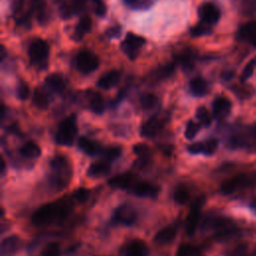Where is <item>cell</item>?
Returning <instances> with one entry per match:
<instances>
[{"label":"cell","mask_w":256,"mask_h":256,"mask_svg":"<svg viewBox=\"0 0 256 256\" xmlns=\"http://www.w3.org/2000/svg\"><path fill=\"white\" fill-rule=\"evenodd\" d=\"M50 165L52 167V169L55 172H61L63 170H69V165H68V161L65 157L63 156H55L51 162Z\"/></svg>","instance_id":"obj_33"},{"label":"cell","mask_w":256,"mask_h":256,"mask_svg":"<svg viewBox=\"0 0 256 256\" xmlns=\"http://www.w3.org/2000/svg\"><path fill=\"white\" fill-rule=\"evenodd\" d=\"M121 78V72L118 70H110L103 74L97 81V86L101 89H110L116 86Z\"/></svg>","instance_id":"obj_14"},{"label":"cell","mask_w":256,"mask_h":256,"mask_svg":"<svg viewBox=\"0 0 256 256\" xmlns=\"http://www.w3.org/2000/svg\"><path fill=\"white\" fill-rule=\"evenodd\" d=\"M250 208L254 213H256V197L250 202Z\"/></svg>","instance_id":"obj_51"},{"label":"cell","mask_w":256,"mask_h":256,"mask_svg":"<svg viewBox=\"0 0 256 256\" xmlns=\"http://www.w3.org/2000/svg\"><path fill=\"white\" fill-rule=\"evenodd\" d=\"M92 4H93L94 12L97 16L99 17L105 16L107 12V6L105 3V0H92Z\"/></svg>","instance_id":"obj_42"},{"label":"cell","mask_w":256,"mask_h":256,"mask_svg":"<svg viewBox=\"0 0 256 256\" xmlns=\"http://www.w3.org/2000/svg\"><path fill=\"white\" fill-rule=\"evenodd\" d=\"M174 200L177 204L179 205H183L185 203H187V201L190 198V194L189 191L187 189V187L185 185H179L176 187L175 191H174Z\"/></svg>","instance_id":"obj_29"},{"label":"cell","mask_w":256,"mask_h":256,"mask_svg":"<svg viewBox=\"0 0 256 256\" xmlns=\"http://www.w3.org/2000/svg\"><path fill=\"white\" fill-rule=\"evenodd\" d=\"M69 211L70 208L65 202L45 204L34 212L31 217V222L36 226L50 224L55 220L64 219Z\"/></svg>","instance_id":"obj_1"},{"label":"cell","mask_w":256,"mask_h":256,"mask_svg":"<svg viewBox=\"0 0 256 256\" xmlns=\"http://www.w3.org/2000/svg\"><path fill=\"white\" fill-rule=\"evenodd\" d=\"M145 43H146L145 38L139 35H136L132 32H129L126 34L124 40L121 42L120 48L129 59L134 60L137 58L141 48Z\"/></svg>","instance_id":"obj_6"},{"label":"cell","mask_w":256,"mask_h":256,"mask_svg":"<svg viewBox=\"0 0 256 256\" xmlns=\"http://www.w3.org/2000/svg\"><path fill=\"white\" fill-rule=\"evenodd\" d=\"M108 184L114 189H131L135 184V175L132 173H123L112 177Z\"/></svg>","instance_id":"obj_11"},{"label":"cell","mask_w":256,"mask_h":256,"mask_svg":"<svg viewBox=\"0 0 256 256\" xmlns=\"http://www.w3.org/2000/svg\"><path fill=\"white\" fill-rule=\"evenodd\" d=\"M211 33V25L200 21L198 24L190 29V35L193 37H200Z\"/></svg>","instance_id":"obj_30"},{"label":"cell","mask_w":256,"mask_h":256,"mask_svg":"<svg viewBox=\"0 0 256 256\" xmlns=\"http://www.w3.org/2000/svg\"><path fill=\"white\" fill-rule=\"evenodd\" d=\"M255 67H256V59H253V60L248 62V64L244 67V69L242 71V74H241V78L240 79H241L242 82L248 80L252 76Z\"/></svg>","instance_id":"obj_41"},{"label":"cell","mask_w":256,"mask_h":256,"mask_svg":"<svg viewBox=\"0 0 256 256\" xmlns=\"http://www.w3.org/2000/svg\"><path fill=\"white\" fill-rule=\"evenodd\" d=\"M198 252L197 248L190 244H181L177 250L176 256H194Z\"/></svg>","instance_id":"obj_38"},{"label":"cell","mask_w":256,"mask_h":256,"mask_svg":"<svg viewBox=\"0 0 256 256\" xmlns=\"http://www.w3.org/2000/svg\"><path fill=\"white\" fill-rule=\"evenodd\" d=\"M202 149H203L202 142H194V143H191L190 145L187 146V150H188L191 154H199V153H202Z\"/></svg>","instance_id":"obj_47"},{"label":"cell","mask_w":256,"mask_h":256,"mask_svg":"<svg viewBox=\"0 0 256 256\" xmlns=\"http://www.w3.org/2000/svg\"><path fill=\"white\" fill-rule=\"evenodd\" d=\"M92 28V20L89 16L82 17L74 28L72 38L74 41H81L83 37L90 32Z\"/></svg>","instance_id":"obj_18"},{"label":"cell","mask_w":256,"mask_h":256,"mask_svg":"<svg viewBox=\"0 0 256 256\" xmlns=\"http://www.w3.org/2000/svg\"><path fill=\"white\" fill-rule=\"evenodd\" d=\"M90 195V191L84 187H79L78 189H76L73 193V198L79 202V203H84L88 200Z\"/></svg>","instance_id":"obj_40"},{"label":"cell","mask_w":256,"mask_h":256,"mask_svg":"<svg viewBox=\"0 0 256 256\" xmlns=\"http://www.w3.org/2000/svg\"><path fill=\"white\" fill-rule=\"evenodd\" d=\"M189 88L194 96L202 97L208 92V83L200 76L193 78L189 83Z\"/></svg>","instance_id":"obj_22"},{"label":"cell","mask_w":256,"mask_h":256,"mask_svg":"<svg viewBox=\"0 0 256 256\" xmlns=\"http://www.w3.org/2000/svg\"><path fill=\"white\" fill-rule=\"evenodd\" d=\"M238 38L243 41H248L256 47V20L244 24L238 31Z\"/></svg>","instance_id":"obj_16"},{"label":"cell","mask_w":256,"mask_h":256,"mask_svg":"<svg viewBox=\"0 0 256 256\" xmlns=\"http://www.w3.org/2000/svg\"><path fill=\"white\" fill-rule=\"evenodd\" d=\"M130 8L132 9H139L141 8L147 0H123Z\"/></svg>","instance_id":"obj_48"},{"label":"cell","mask_w":256,"mask_h":256,"mask_svg":"<svg viewBox=\"0 0 256 256\" xmlns=\"http://www.w3.org/2000/svg\"><path fill=\"white\" fill-rule=\"evenodd\" d=\"M75 65L79 72L90 74L99 67V58L95 53L89 50H83L77 54Z\"/></svg>","instance_id":"obj_5"},{"label":"cell","mask_w":256,"mask_h":256,"mask_svg":"<svg viewBox=\"0 0 256 256\" xmlns=\"http://www.w3.org/2000/svg\"><path fill=\"white\" fill-rule=\"evenodd\" d=\"M133 152L139 158H149L151 156L150 147L144 143H137L133 146Z\"/></svg>","instance_id":"obj_36"},{"label":"cell","mask_w":256,"mask_h":256,"mask_svg":"<svg viewBox=\"0 0 256 256\" xmlns=\"http://www.w3.org/2000/svg\"><path fill=\"white\" fill-rule=\"evenodd\" d=\"M45 85L55 93H62L65 90L66 83L62 75L52 73L45 78Z\"/></svg>","instance_id":"obj_19"},{"label":"cell","mask_w":256,"mask_h":256,"mask_svg":"<svg viewBox=\"0 0 256 256\" xmlns=\"http://www.w3.org/2000/svg\"><path fill=\"white\" fill-rule=\"evenodd\" d=\"M78 147L86 154L90 155V156H93V155H96L100 152V146L93 142L91 139L87 138V137H84V136H81L79 137L78 139Z\"/></svg>","instance_id":"obj_24"},{"label":"cell","mask_w":256,"mask_h":256,"mask_svg":"<svg viewBox=\"0 0 256 256\" xmlns=\"http://www.w3.org/2000/svg\"><path fill=\"white\" fill-rule=\"evenodd\" d=\"M42 256H60V246L57 242L47 244L42 251Z\"/></svg>","instance_id":"obj_39"},{"label":"cell","mask_w":256,"mask_h":256,"mask_svg":"<svg viewBox=\"0 0 256 256\" xmlns=\"http://www.w3.org/2000/svg\"><path fill=\"white\" fill-rule=\"evenodd\" d=\"M50 48L48 43L40 38L34 39L28 48V56L31 65L43 70L47 68Z\"/></svg>","instance_id":"obj_2"},{"label":"cell","mask_w":256,"mask_h":256,"mask_svg":"<svg viewBox=\"0 0 256 256\" xmlns=\"http://www.w3.org/2000/svg\"><path fill=\"white\" fill-rule=\"evenodd\" d=\"M158 103V98L152 94V93H146L141 96L140 98V104L141 107L145 110H150L154 108Z\"/></svg>","instance_id":"obj_32"},{"label":"cell","mask_w":256,"mask_h":256,"mask_svg":"<svg viewBox=\"0 0 256 256\" xmlns=\"http://www.w3.org/2000/svg\"><path fill=\"white\" fill-rule=\"evenodd\" d=\"M33 104L41 110H45L49 106V98L47 94L40 88H36L32 95Z\"/></svg>","instance_id":"obj_25"},{"label":"cell","mask_w":256,"mask_h":256,"mask_svg":"<svg viewBox=\"0 0 256 256\" xmlns=\"http://www.w3.org/2000/svg\"><path fill=\"white\" fill-rule=\"evenodd\" d=\"M89 107L91 111L96 114H102L104 112V100L99 93H92V95L89 98Z\"/></svg>","instance_id":"obj_27"},{"label":"cell","mask_w":256,"mask_h":256,"mask_svg":"<svg viewBox=\"0 0 256 256\" xmlns=\"http://www.w3.org/2000/svg\"><path fill=\"white\" fill-rule=\"evenodd\" d=\"M220 10L212 2H204L198 7V16L202 22L213 25L220 19Z\"/></svg>","instance_id":"obj_9"},{"label":"cell","mask_w":256,"mask_h":256,"mask_svg":"<svg viewBox=\"0 0 256 256\" xmlns=\"http://www.w3.org/2000/svg\"><path fill=\"white\" fill-rule=\"evenodd\" d=\"M77 133V125H76V116L75 114H71L67 116L58 126L55 141L60 145L71 146L74 142L75 135Z\"/></svg>","instance_id":"obj_3"},{"label":"cell","mask_w":256,"mask_h":256,"mask_svg":"<svg viewBox=\"0 0 256 256\" xmlns=\"http://www.w3.org/2000/svg\"><path fill=\"white\" fill-rule=\"evenodd\" d=\"M247 249H246V246L244 245H240L238 246L235 251L233 252V256H247Z\"/></svg>","instance_id":"obj_50"},{"label":"cell","mask_w":256,"mask_h":256,"mask_svg":"<svg viewBox=\"0 0 256 256\" xmlns=\"http://www.w3.org/2000/svg\"><path fill=\"white\" fill-rule=\"evenodd\" d=\"M196 118L205 127H208V126L211 125V122H212L211 114L209 113L207 108L204 107V106H200V107L197 108V110H196Z\"/></svg>","instance_id":"obj_31"},{"label":"cell","mask_w":256,"mask_h":256,"mask_svg":"<svg viewBox=\"0 0 256 256\" xmlns=\"http://www.w3.org/2000/svg\"><path fill=\"white\" fill-rule=\"evenodd\" d=\"M87 1L88 0H70L69 3H70V6L73 10L74 15L81 13L85 9Z\"/></svg>","instance_id":"obj_45"},{"label":"cell","mask_w":256,"mask_h":256,"mask_svg":"<svg viewBox=\"0 0 256 256\" xmlns=\"http://www.w3.org/2000/svg\"><path fill=\"white\" fill-rule=\"evenodd\" d=\"M131 191L138 197L156 198L160 192V188L155 184L144 181L135 183L131 188Z\"/></svg>","instance_id":"obj_10"},{"label":"cell","mask_w":256,"mask_h":256,"mask_svg":"<svg viewBox=\"0 0 256 256\" xmlns=\"http://www.w3.org/2000/svg\"><path fill=\"white\" fill-rule=\"evenodd\" d=\"M212 107H213V115L218 119H224L230 114L232 104L229 99H227L226 97L220 96L213 101Z\"/></svg>","instance_id":"obj_12"},{"label":"cell","mask_w":256,"mask_h":256,"mask_svg":"<svg viewBox=\"0 0 256 256\" xmlns=\"http://www.w3.org/2000/svg\"><path fill=\"white\" fill-rule=\"evenodd\" d=\"M20 153L27 158H37L41 155V148L34 142H27L21 146Z\"/></svg>","instance_id":"obj_28"},{"label":"cell","mask_w":256,"mask_h":256,"mask_svg":"<svg viewBox=\"0 0 256 256\" xmlns=\"http://www.w3.org/2000/svg\"><path fill=\"white\" fill-rule=\"evenodd\" d=\"M111 165L106 161H96L92 163L87 169V175L91 177H101L109 174Z\"/></svg>","instance_id":"obj_20"},{"label":"cell","mask_w":256,"mask_h":256,"mask_svg":"<svg viewBox=\"0 0 256 256\" xmlns=\"http://www.w3.org/2000/svg\"><path fill=\"white\" fill-rule=\"evenodd\" d=\"M175 63H169V64H166L162 67H159L156 71H155V75L158 79H165V78H168L170 77L174 70H175Z\"/></svg>","instance_id":"obj_34"},{"label":"cell","mask_w":256,"mask_h":256,"mask_svg":"<svg viewBox=\"0 0 256 256\" xmlns=\"http://www.w3.org/2000/svg\"><path fill=\"white\" fill-rule=\"evenodd\" d=\"M195 59V53L193 50H186L180 53L176 57V64L179 63L185 70L191 69Z\"/></svg>","instance_id":"obj_26"},{"label":"cell","mask_w":256,"mask_h":256,"mask_svg":"<svg viewBox=\"0 0 256 256\" xmlns=\"http://www.w3.org/2000/svg\"><path fill=\"white\" fill-rule=\"evenodd\" d=\"M20 246V239L17 235H11L5 238L1 243V252L2 254L10 255L15 253Z\"/></svg>","instance_id":"obj_23"},{"label":"cell","mask_w":256,"mask_h":256,"mask_svg":"<svg viewBox=\"0 0 256 256\" xmlns=\"http://www.w3.org/2000/svg\"><path fill=\"white\" fill-rule=\"evenodd\" d=\"M200 129V125L192 120L188 121V123L186 124V127H185V132H184V135L187 139L189 140H192L198 133Z\"/></svg>","instance_id":"obj_37"},{"label":"cell","mask_w":256,"mask_h":256,"mask_svg":"<svg viewBox=\"0 0 256 256\" xmlns=\"http://www.w3.org/2000/svg\"><path fill=\"white\" fill-rule=\"evenodd\" d=\"M30 10L32 14L36 15L39 23L44 24L48 20L46 0H30Z\"/></svg>","instance_id":"obj_17"},{"label":"cell","mask_w":256,"mask_h":256,"mask_svg":"<svg viewBox=\"0 0 256 256\" xmlns=\"http://www.w3.org/2000/svg\"><path fill=\"white\" fill-rule=\"evenodd\" d=\"M106 33L109 37H118L121 34V27H119V26L112 27L109 30H107Z\"/></svg>","instance_id":"obj_49"},{"label":"cell","mask_w":256,"mask_h":256,"mask_svg":"<svg viewBox=\"0 0 256 256\" xmlns=\"http://www.w3.org/2000/svg\"><path fill=\"white\" fill-rule=\"evenodd\" d=\"M149 248L146 243L140 239L130 241L125 249L124 256H148Z\"/></svg>","instance_id":"obj_13"},{"label":"cell","mask_w":256,"mask_h":256,"mask_svg":"<svg viewBox=\"0 0 256 256\" xmlns=\"http://www.w3.org/2000/svg\"><path fill=\"white\" fill-rule=\"evenodd\" d=\"M30 95V89L27 83L24 81H20L17 86V96L21 100H26Z\"/></svg>","instance_id":"obj_43"},{"label":"cell","mask_w":256,"mask_h":256,"mask_svg":"<svg viewBox=\"0 0 256 256\" xmlns=\"http://www.w3.org/2000/svg\"><path fill=\"white\" fill-rule=\"evenodd\" d=\"M122 154V149L119 146H111L105 150V155L109 160H115Z\"/></svg>","instance_id":"obj_44"},{"label":"cell","mask_w":256,"mask_h":256,"mask_svg":"<svg viewBox=\"0 0 256 256\" xmlns=\"http://www.w3.org/2000/svg\"><path fill=\"white\" fill-rule=\"evenodd\" d=\"M202 145H203L202 154L210 156L215 153V151L218 147V141H217V139L211 138V139H207L204 142H202Z\"/></svg>","instance_id":"obj_35"},{"label":"cell","mask_w":256,"mask_h":256,"mask_svg":"<svg viewBox=\"0 0 256 256\" xmlns=\"http://www.w3.org/2000/svg\"><path fill=\"white\" fill-rule=\"evenodd\" d=\"M162 126V121L158 117H152L142 124L140 135L142 137H153L160 131Z\"/></svg>","instance_id":"obj_15"},{"label":"cell","mask_w":256,"mask_h":256,"mask_svg":"<svg viewBox=\"0 0 256 256\" xmlns=\"http://www.w3.org/2000/svg\"><path fill=\"white\" fill-rule=\"evenodd\" d=\"M59 12H60L61 17L64 18V19H69L71 16L74 15L73 10H72V8H71L69 2H63V3L60 5Z\"/></svg>","instance_id":"obj_46"},{"label":"cell","mask_w":256,"mask_h":256,"mask_svg":"<svg viewBox=\"0 0 256 256\" xmlns=\"http://www.w3.org/2000/svg\"><path fill=\"white\" fill-rule=\"evenodd\" d=\"M255 184H256V174L254 173L239 174L222 182L220 186V190L223 194L229 195L239 189L251 187V186H254Z\"/></svg>","instance_id":"obj_4"},{"label":"cell","mask_w":256,"mask_h":256,"mask_svg":"<svg viewBox=\"0 0 256 256\" xmlns=\"http://www.w3.org/2000/svg\"><path fill=\"white\" fill-rule=\"evenodd\" d=\"M137 219V212L130 204H122L114 211L113 220L117 223L130 226L135 223Z\"/></svg>","instance_id":"obj_7"},{"label":"cell","mask_w":256,"mask_h":256,"mask_svg":"<svg viewBox=\"0 0 256 256\" xmlns=\"http://www.w3.org/2000/svg\"><path fill=\"white\" fill-rule=\"evenodd\" d=\"M0 55H1V60L3 61L5 56H6V51H5V47L4 46H1V52H0Z\"/></svg>","instance_id":"obj_53"},{"label":"cell","mask_w":256,"mask_h":256,"mask_svg":"<svg viewBox=\"0 0 256 256\" xmlns=\"http://www.w3.org/2000/svg\"><path fill=\"white\" fill-rule=\"evenodd\" d=\"M177 234V226L169 225L158 231L154 237V241L159 244H164L172 241Z\"/></svg>","instance_id":"obj_21"},{"label":"cell","mask_w":256,"mask_h":256,"mask_svg":"<svg viewBox=\"0 0 256 256\" xmlns=\"http://www.w3.org/2000/svg\"><path fill=\"white\" fill-rule=\"evenodd\" d=\"M4 169H5V161H4V159H2V169H1V171L3 172Z\"/></svg>","instance_id":"obj_54"},{"label":"cell","mask_w":256,"mask_h":256,"mask_svg":"<svg viewBox=\"0 0 256 256\" xmlns=\"http://www.w3.org/2000/svg\"><path fill=\"white\" fill-rule=\"evenodd\" d=\"M203 203H204V197H198L194 201L190 209V212L187 216L186 223H185V231L188 235H193L197 229L199 219H200V211Z\"/></svg>","instance_id":"obj_8"},{"label":"cell","mask_w":256,"mask_h":256,"mask_svg":"<svg viewBox=\"0 0 256 256\" xmlns=\"http://www.w3.org/2000/svg\"><path fill=\"white\" fill-rule=\"evenodd\" d=\"M250 132H251V134L256 138V122L251 125V127H250Z\"/></svg>","instance_id":"obj_52"}]
</instances>
